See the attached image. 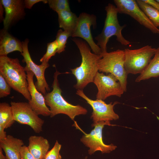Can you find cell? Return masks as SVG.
<instances>
[{
	"mask_svg": "<svg viewBox=\"0 0 159 159\" xmlns=\"http://www.w3.org/2000/svg\"><path fill=\"white\" fill-rule=\"evenodd\" d=\"M5 129L3 127L0 126V141L5 139L7 136L6 132L4 131Z\"/></svg>",
	"mask_w": 159,
	"mask_h": 159,
	"instance_id": "31",
	"label": "cell"
},
{
	"mask_svg": "<svg viewBox=\"0 0 159 159\" xmlns=\"http://www.w3.org/2000/svg\"><path fill=\"white\" fill-rule=\"evenodd\" d=\"M159 76V47L156 49L154 57L152 59L145 69L136 78L135 81L148 79Z\"/></svg>",
	"mask_w": 159,
	"mask_h": 159,
	"instance_id": "20",
	"label": "cell"
},
{
	"mask_svg": "<svg viewBox=\"0 0 159 159\" xmlns=\"http://www.w3.org/2000/svg\"><path fill=\"white\" fill-rule=\"evenodd\" d=\"M87 156H86L85 157V158L84 159H87Z\"/></svg>",
	"mask_w": 159,
	"mask_h": 159,
	"instance_id": "34",
	"label": "cell"
},
{
	"mask_svg": "<svg viewBox=\"0 0 159 159\" xmlns=\"http://www.w3.org/2000/svg\"><path fill=\"white\" fill-rule=\"evenodd\" d=\"M72 40L78 47L82 57L80 66L71 69L77 80L74 87L77 90H83L89 84L93 82L98 72V63L101 56L92 53L90 46L82 39L74 38Z\"/></svg>",
	"mask_w": 159,
	"mask_h": 159,
	"instance_id": "1",
	"label": "cell"
},
{
	"mask_svg": "<svg viewBox=\"0 0 159 159\" xmlns=\"http://www.w3.org/2000/svg\"><path fill=\"white\" fill-rule=\"evenodd\" d=\"M105 125H111L110 123L104 122L92 123V127L94 128L89 133L83 132L84 134L81 138L80 141L85 146L89 148L88 153L90 155H91L98 151H101L102 153H109L117 147L112 144L107 145L103 143L102 130Z\"/></svg>",
	"mask_w": 159,
	"mask_h": 159,
	"instance_id": "9",
	"label": "cell"
},
{
	"mask_svg": "<svg viewBox=\"0 0 159 159\" xmlns=\"http://www.w3.org/2000/svg\"><path fill=\"white\" fill-rule=\"evenodd\" d=\"M47 3L50 8L57 13L63 11H71L67 0H48Z\"/></svg>",
	"mask_w": 159,
	"mask_h": 159,
	"instance_id": "24",
	"label": "cell"
},
{
	"mask_svg": "<svg viewBox=\"0 0 159 159\" xmlns=\"http://www.w3.org/2000/svg\"><path fill=\"white\" fill-rule=\"evenodd\" d=\"M136 1L139 7L154 25L157 28L159 27V11L143 0H137Z\"/></svg>",
	"mask_w": 159,
	"mask_h": 159,
	"instance_id": "22",
	"label": "cell"
},
{
	"mask_svg": "<svg viewBox=\"0 0 159 159\" xmlns=\"http://www.w3.org/2000/svg\"><path fill=\"white\" fill-rule=\"evenodd\" d=\"M42 2L44 4L47 3L48 0H24L25 8L31 9L33 6L37 3Z\"/></svg>",
	"mask_w": 159,
	"mask_h": 159,
	"instance_id": "29",
	"label": "cell"
},
{
	"mask_svg": "<svg viewBox=\"0 0 159 159\" xmlns=\"http://www.w3.org/2000/svg\"><path fill=\"white\" fill-rule=\"evenodd\" d=\"M72 36L71 34L67 31L59 29L56 36V41L58 44L57 53L60 54L65 50L66 44L68 37Z\"/></svg>",
	"mask_w": 159,
	"mask_h": 159,
	"instance_id": "23",
	"label": "cell"
},
{
	"mask_svg": "<svg viewBox=\"0 0 159 159\" xmlns=\"http://www.w3.org/2000/svg\"><path fill=\"white\" fill-rule=\"evenodd\" d=\"M106 17L101 33L95 38L97 44L101 48L102 52H107V45L110 38L113 36L116 37L117 40L120 44L127 46L130 42L123 36L122 31L126 25L120 26L117 18L118 13L116 7L109 3L105 7Z\"/></svg>",
	"mask_w": 159,
	"mask_h": 159,
	"instance_id": "4",
	"label": "cell"
},
{
	"mask_svg": "<svg viewBox=\"0 0 159 159\" xmlns=\"http://www.w3.org/2000/svg\"><path fill=\"white\" fill-rule=\"evenodd\" d=\"M28 148L36 159H44L49 151V141L41 136L32 135L29 139Z\"/></svg>",
	"mask_w": 159,
	"mask_h": 159,
	"instance_id": "18",
	"label": "cell"
},
{
	"mask_svg": "<svg viewBox=\"0 0 159 159\" xmlns=\"http://www.w3.org/2000/svg\"><path fill=\"white\" fill-rule=\"evenodd\" d=\"M23 52L22 42L4 29L0 31V56H7L12 52Z\"/></svg>",
	"mask_w": 159,
	"mask_h": 159,
	"instance_id": "16",
	"label": "cell"
},
{
	"mask_svg": "<svg viewBox=\"0 0 159 159\" xmlns=\"http://www.w3.org/2000/svg\"><path fill=\"white\" fill-rule=\"evenodd\" d=\"M28 89L31 97L28 103L32 109L38 115L44 116L50 115L49 109L46 104L44 96L36 89L34 82V75L31 71L27 70Z\"/></svg>",
	"mask_w": 159,
	"mask_h": 159,
	"instance_id": "15",
	"label": "cell"
},
{
	"mask_svg": "<svg viewBox=\"0 0 159 159\" xmlns=\"http://www.w3.org/2000/svg\"><path fill=\"white\" fill-rule=\"evenodd\" d=\"M62 145L56 140L52 148L47 153L44 159H62L60 153Z\"/></svg>",
	"mask_w": 159,
	"mask_h": 159,
	"instance_id": "26",
	"label": "cell"
},
{
	"mask_svg": "<svg viewBox=\"0 0 159 159\" xmlns=\"http://www.w3.org/2000/svg\"><path fill=\"white\" fill-rule=\"evenodd\" d=\"M4 9L5 16L3 21V29L8 30L22 19L25 14L24 0H0Z\"/></svg>",
	"mask_w": 159,
	"mask_h": 159,
	"instance_id": "14",
	"label": "cell"
},
{
	"mask_svg": "<svg viewBox=\"0 0 159 159\" xmlns=\"http://www.w3.org/2000/svg\"><path fill=\"white\" fill-rule=\"evenodd\" d=\"M21 159H36L29 150L28 146H22L20 150Z\"/></svg>",
	"mask_w": 159,
	"mask_h": 159,
	"instance_id": "28",
	"label": "cell"
},
{
	"mask_svg": "<svg viewBox=\"0 0 159 159\" xmlns=\"http://www.w3.org/2000/svg\"><path fill=\"white\" fill-rule=\"evenodd\" d=\"M76 94L85 100L92 107L93 111L90 117L93 124L101 122L110 123L111 121L119 118V116L113 110L114 106L119 103L118 102L107 104L102 100H92L85 95L83 90H77Z\"/></svg>",
	"mask_w": 159,
	"mask_h": 159,
	"instance_id": "7",
	"label": "cell"
},
{
	"mask_svg": "<svg viewBox=\"0 0 159 159\" xmlns=\"http://www.w3.org/2000/svg\"><path fill=\"white\" fill-rule=\"evenodd\" d=\"M14 120L12 107L8 103H0V126L5 129L11 127Z\"/></svg>",
	"mask_w": 159,
	"mask_h": 159,
	"instance_id": "21",
	"label": "cell"
},
{
	"mask_svg": "<svg viewBox=\"0 0 159 159\" xmlns=\"http://www.w3.org/2000/svg\"><path fill=\"white\" fill-rule=\"evenodd\" d=\"M92 26L94 28L96 27V16L85 12L81 13L78 17L77 25L71 37L83 39L94 53L100 55L102 52V50L93 39L91 31Z\"/></svg>",
	"mask_w": 159,
	"mask_h": 159,
	"instance_id": "12",
	"label": "cell"
},
{
	"mask_svg": "<svg viewBox=\"0 0 159 159\" xmlns=\"http://www.w3.org/2000/svg\"><path fill=\"white\" fill-rule=\"evenodd\" d=\"M101 58L98 63L99 72L111 74L115 76L120 83L124 92L127 91L128 74L124 67V50L118 49L102 52Z\"/></svg>",
	"mask_w": 159,
	"mask_h": 159,
	"instance_id": "5",
	"label": "cell"
},
{
	"mask_svg": "<svg viewBox=\"0 0 159 159\" xmlns=\"http://www.w3.org/2000/svg\"><path fill=\"white\" fill-rule=\"evenodd\" d=\"M58 47V44L56 40L47 43L46 52L40 59V62H48L51 57L57 53Z\"/></svg>",
	"mask_w": 159,
	"mask_h": 159,
	"instance_id": "25",
	"label": "cell"
},
{
	"mask_svg": "<svg viewBox=\"0 0 159 159\" xmlns=\"http://www.w3.org/2000/svg\"><path fill=\"white\" fill-rule=\"evenodd\" d=\"M29 40L26 39L22 42L23 52L21 54L23 57L22 61L25 62L26 66L24 68L25 71L29 70L32 72L35 76L37 81L34 85L37 90L45 95L46 91L50 90L49 86L46 80L44 73L49 64L48 62H42L39 65L36 64L31 57L28 48Z\"/></svg>",
	"mask_w": 159,
	"mask_h": 159,
	"instance_id": "10",
	"label": "cell"
},
{
	"mask_svg": "<svg viewBox=\"0 0 159 159\" xmlns=\"http://www.w3.org/2000/svg\"><path fill=\"white\" fill-rule=\"evenodd\" d=\"M156 50L149 45L134 49H125L124 67L127 74L142 73L148 66Z\"/></svg>",
	"mask_w": 159,
	"mask_h": 159,
	"instance_id": "6",
	"label": "cell"
},
{
	"mask_svg": "<svg viewBox=\"0 0 159 159\" xmlns=\"http://www.w3.org/2000/svg\"><path fill=\"white\" fill-rule=\"evenodd\" d=\"M25 72L18 58L0 56V74L11 88L21 94L29 101L31 97Z\"/></svg>",
	"mask_w": 159,
	"mask_h": 159,
	"instance_id": "3",
	"label": "cell"
},
{
	"mask_svg": "<svg viewBox=\"0 0 159 159\" xmlns=\"http://www.w3.org/2000/svg\"><path fill=\"white\" fill-rule=\"evenodd\" d=\"M62 73L57 70L54 73L52 90L44 95L45 102L49 107L51 117L62 114L74 120L77 116L86 115L87 110L80 105H74L69 103L63 97L58 79V76Z\"/></svg>",
	"mask_w": 159,
	"mask_h": 159,
	"instance_id": "2",
	"label": "cell"
},
{
	"mask_svg": "<svg viewBox=\"0 0 159 159\" xmlns=\"http://www.w3.org/2000/svg\"><path fill=\"white\" fill-rule=\"evenodd\" d=\"M143 1L159 11V2L156 0H143Z\"/></svg>",
	"mask_w": 159,
	"mask_h": 159,
	"instance_id": "30",
	"label": "cell"
},
{
	"mask_svg": "<svg viewBox=\"0 0 159 159\" xmlns=\"http://www.w3.org/2000/svg\"><path fill=\"white\" fill-rule=\"evenodd\" d=\"M157 1H158V2H159V0H156Z\"/></svg>",
	"mask_w": 159,
	"mask_h": 159,
	"instance_id": "35",
	"label": "cell"
},
{
	"mask_svg": "<svg viewBox=\"0 0 159 159\" xmlns=\"http://www.w3.org/2000/svg\"><path fill=\"white\" fill-rule=\"evenodd\" d=\"M11 89L5 78L0 74V98H3L10 95Z\"/></svg>",
	"mask_w": 159,
	"mask_h": 159,
	"instance_id": "27",
	"label": "cell"
},
{
	"mask_svg": "<svg viewBox=\"0 0 159 159\" xmlns=\"http://www.w3.org/2000/svg\"><path fill=\"white\" fill-rule=\"evenodd\" d=\"M98 91L96 99L104 100L108 97L116 96L120 97L124 91L117 78L112 74L106 75L98 72L93 81Z\"/></svg>",
	"mask_w": 159,
	"mask_h": 159,
	"instance_id": "11",
	"label": "cell"
},
{
	"mask_svg": "<svg viewBox=\"0 0 159 159\" xmlns=\"http://www.w3.org/2000/svg\"><path fill=\"white\" fill-rule=\"evenodd\" d=\"M24 145L22 140L10 135L0 141V147L4 151L7 159H21L20 150Z\"/></svg>",
	"mask_w": 159,
	"mask_h": 159,
	"instance_id": "17",
	"label": "cell"
},
{
	"mask_svg": "<svg viewBox=\"0 0 159 159\" xmlns=\"http://www.w3.org/2000/svg\"><path fill=\"white\" fill-rule=\"evenodd\" d=\"M2 148L0 147V159H7L5 155L3 154V151Z\"/></svg>",
	"mask_w": 159,
	"mask_h": 159,
	"instance_id": "33",
	"label": "cell"
},
{
	"mask_svg": "<svg viewBox=\"0 0 159 159\" xmlns=\"http://www.w3.org/2000/svg\"><path fill=\"white\" fill-rule=\"evenodd\" d=\"M57 13L59 27L72 35L77 25L78 17L71 11H63Z\"/></svg>",
	"mask_w": 159,
	"mask_h": 159,
	"instance_id": "19",
	"label": "cell"
},
{
	"mask_svg": "<svg viewBox=\"0 0 159 159\" xmlns=\"http://www.w3.org/2000/svg\"><path fill=\"white\" fill-rule=\"evenodd\" d=\"M11 105L15 121L29 126L36 133L42 131L44 120L39 117L28 102H11Z\"/></svg>",
	"mask_w": 159,
	"mask_h": 159,
	"instance_id": "8",
	"label": "cell"
},
{
	"mask_svg": "<svg viewBox=\"0 0 159 159\" xmlns=\"http://www.w3.org/2000/svg\"><path fill=\"white\" fill-rule=\"evenodd\" d=\"M4 9V6L0 1V21L1 22L3 21L4 19V18L3 17Z\"/></svg>",
	"mask_w": 159,
	"mask_h": 159,
	"instance_id": "32",
	"label": "cell"
},
{
	"mask_svg": "<svg viewBox=\"0 0 159 159\" xmlns=\"http://www.w3.org/2000/svg\"><path fill=\"white\" fill-rule=\"evenodd\" d=\"M118 13L128 15L154 34H159L156 27L135 0H114Z\"/></svg>",
	"mask_w": 159,
	"mask_h": 159,
	"instance_id": "13",
	"label": "cell"
}]
</instances>
